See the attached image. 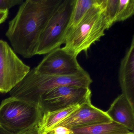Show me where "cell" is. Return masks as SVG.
<instances>
[{
    "mask_svg": "<svg viewBox=\"0 0 134 134\" xmlns=\"http://www.w3.org/2000/svg\"><path fill=\"white\" fill-rule=\"evenodd\" d=\"M81 105H74L63 109L44 113L38 124L39 134H48L61 121L78 109Z\"/></svg>",
    "mask_w": 134,
    "mask_h": 134,
    "instance_id": "12",
    "label": "cell"
},
{
    "mask_svg": "<svg viewBox=\"0 0 134 134\" xmlns=\"http://www.w3.org/2000/svg\"><path fill=\"white\" fill-rule=\"evenodd\" d=\"M134 134V133H132V134Z\"/></svg>",
    "mask_w": 134,
    "mask_h": 134,
    "instance_id": "23",
    "label": "cell"
},
{
    "mask_svg": "<svg viewBox=\"0 0 134 134\" xmlns=\"http://www.w3.org/2000/svg\"><path fill=\"white\" fill-rule=\"evenodd\" d=\"M75 0H62L43 32L36 55L47 54L64 44Z\"/></svg>",
    "mask_w": 134,
    "mask_h": 134,
    "instance_id": "5",
    "label": "cell"
},
{
    "mask_svg": "<svg viewBox=\"0 0 134 134\" xmlns=\"http://www.w3.org/2000/svg\"><path fill=\"white\" fill-rule=\"evenodd\" d=\"M8 10H0V25L4 22L8 17Z\"/></svg>",
    "mask_w": 134,
    "mask_h": 134,
    "instance_id": "19",
    "label": "cell"
},
{
    "mask_svg": "<svg viewBox=\"0 0 134 134\" xmlns=\"http://www.w3.org/2000/svg\"><path fill=\"white\" fill-rule=\"evenodd\" d=\"M92 80L89 74L83 72L73 75H48L30 69L24 79L10 92L11 97L39 105L41 97L58 87L72 86L89 88Z\"/></svg>",
    "mask_w": 134,
    "mask_h": 134,
    "instance_id": "2",
    "label": "cell"
},
{
    "mask_svg": "<svg viewBox=\"0 0 134 134\" xmlns=\"http://www.w3.org/2000/svg\"><path fill=\"white\" fill-rule=\"evenodd\" d=\"M0 134H11L0 127Z\"/></svg>",
    "mask_w": 134,
    "mask_h": 134,
    "instance_id": "21",
    "label": "cell"
},
{
    "mask_svg": "<svg viewBox=\"0 0 134 134\" xmlns=\"http://www.w3.org/2000/svg\"><path fill=\"white\" fill-rule=\"evenodd\" d=\"M113 121L134 131V105L123 94L118 96L105 112Z\"/></svg>",
    "mask_w": 134,
    "mask_h": 134,
    "instance_id": "11",
    "label": "cell"
},
{
    "mask_svg": "<svg viewBox=\"0 0 134 134\" xmlns=\"http://www.w3.org/2000/svg\"><path fill=\"white\" fill-rule=\"evenodd\" d=\"M119 81L122 94L134 105V36L121 63Z\"/></svg>",
    "mask_w": 134,
    "mask_h": 134,
    "instance_id": "10",
    "label": "cell"
},
{
    "mask_svg": "<svg viewBox=\"0 0 134 134\" xmlns=\"http://www.w3.org/2000/svg\"><path fill=\"white\" fill-rule=\"evenodd\" d=\"M91 95L89 88L72 86L58 87L43 94L41 97L39 105L44 114L81 105L91 100Z\"/></svg>",
    "mask_w": 134,
    "mask_h": 134,
    "instance_id": "7",
    "label": "cell"
},
{
    "mask_svg": "<svg viewBox=\"0 0 134 134\" xmlns=\"http://www.w3.org/2000/svg\"><path fill=\"white\" fill-rule=\"evenodd\" d=\"M21 134H39L38 125L30 129Z\"/></svg>",
    "mask_w": 134,
    "mask_h": 134,
    "instance_id": "20",
    "label": "cell"
},
{
    "mask_svg": "<svg viewBox=\"0 0 134 134\" xmlns=\"http://www.w3.org/2000/svg\"><path fill=\"white\" fill-rule=\"evenodd\" d=\"M118 4L119 0H106L104 13L109 28L116 22Z\"/></svg>",
    "mask_w": 134,
    "mask_h": 134,
    "instance_id": "16",
    "label": "cell"
},
{
    "mask_svg": "<svg viewBox=\"0 0 134 134\" xmlns=\"http://www.w3.org/2000/svg\"><path fill=\"white\" fill-rule=\"evenodd\" d=\"M97 0H75L71 15L70 29L75 27Z\"/></svg>",
    "mask_w": 134,
    "mask_h": 134,
    "instance_id": "14",
    "label": "cell"
},
{
    "mask_svg": "<svg viewBox=\"0 0 134 134\" xmlns=\"http://www.w3.org/2000/svg\"><path fill=\"white\" fill-rule=\"evenodd\" d=\"M74 134H131L134 132L122 125L111 121L71 129Z\"/></svg>",
    "mask_w": 134,
    "mask_h": 134,
    "instance_id": "13",
    "label": "cell"
},
{
    "mask_svg": "<svg viewBox=\"0 0 134 134\" xmlns=\"http://www.w3.org/2000/svg\"><path fill=\"white\" fill-rule=\"evenodd\" d=\"M30 70L8 43L0 40V93L10 92Z\"/></svg>",
    "mask_w": 134,
    "mask_h": 134,
    "instance_id": "6",
    "label": "cell"
},
{
    "mask_svg": "<svg viewBox=\"0 0 134 134\" xmlns=\"http://www.w3.org/2000/svg\"><path fill=\"white\" fill-rule=\"evenodd\" d=\"M43 114L39 105L10 97L0 105V127L11 134H21L38 125Z\"/></svg>",
    "mask_w": 134,
    "mask_h": 134,
    "instance_id": "4",
    "label": "cell"
},
{
    "mask_svg": "<svg viewBox=\"0 0 134 134\" xmlns=\"http://www.w3.org/2000/svg\"><path fill=\"white\" fill-rule=\"evenodd\" d=\"M106 0H97L81 21L69 30L63 48L77 57L80 53H87L92 44L99 41L109 29L104 13Z\"/></svg>",
    "mask_w": 134,
    "mask_h": 134,
    "instance_id": "3",
    "label": "cell"
},
{
    "mask_svg": "<svg viewBox=\"0 0 134 134\" xmlns=\"http://www.w3.org/2000/svg\"><path fill=\"white\" fill-rule=\"evenodd\" d=\"M73 133L71 129L63 126H58L54 128L47 134H71Z\"/></svg>",
    "mask_w": 134,
    "mask_h": 134,
    "instance_id": "18",
    "label": "cell"
},
{
    "mask_svg": "<svg viewBox=\"0 0 134 134\" xmlns=\"http://www.w3.org/2000/svg\"><path fill=\"white\" fill-rule=\"evenodd\" d=\"M74 134V133H72V134Z\"/></svg>",
    "mask_w": 134,
    "mask_h": 134,
    "instance_id": "22",
    "label": "cell"
},
{
    "mask_svg": "<svg viewBox=\"0 0 134 134\" xmlns=\"http://www.w3.org/2000/svg\"><path fill=\"white\" fill-rule=\"evenodd\" d=\"M76 56L58 48L46 54L34 68L37 72L48 75H73L85 70L79 64Z\"/></svg>",
    "mask_w": 134,
    "mask_h": 134,
    "instance_id": "8",
    "label": "cell"
},
{
    "mask_svg": "<svg viewBox=\"0 0 134 134\" xmlns=\"http://www.w3.org/2000/svg\"><path fill=\"white\" fill-rule=\"evenodd\" d=\"M111 121L105 112L93 105L89 100L81 104L78 109L55 127L63 126L72 129Z\"/></svg>",
    "mask_w": 134,
    "mask_h": 134,
    "instance_id": "9",
    "label": "cell"
},
{
    "mask_svg": "<svg viewBox=\"0 0 134 134\" xmlns=\"http://www.w3.org/2000/svg\"><path fill=\"white\" fill-rule=\"evenodd\" d=\"M23 0H0V10H8L9 9L17 5H21Z\"/></svg>",
    "mask_w": 134,
    "mask_h": 134,
    "instance_id": "17",
    "label": "cell"
},
{
    "mask_svg": "<svg viewBox=\"0 0 134 134\" xmlns=\"http://www.w3.org/2000/svg\"><path fill=\"white\" fill-rule=\"evenodd\" d=\"M62 0H26L8 24L6 36L14 51L25 58L36 55L40 39Z\"/></svg>",
    "mask_w": 134,
    "mask_h": 134,
    "instance_id": "1",
    "label": "cell"
},
{
    "mask_svg": "<svg viewBox=\"0 0 134 134\" xmlns=\"http://www.w3.org/2000/svg\"><path fill=\"white\" fill-rule=\"evenodd\" d=\"M134 13V0H119L116 22L123 21Z\"/></svg>",
    "mask_w": 134,
    "mask_h": 134,
    "instance_id": "15",
    "label": "cell"
}]
</instances>
